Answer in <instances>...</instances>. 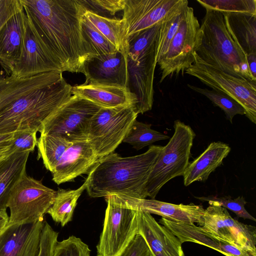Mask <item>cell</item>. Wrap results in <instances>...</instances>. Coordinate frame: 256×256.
Wrapping results in <instances>:
<instances>
[{"instance_id":"7","label":"cell","mask_w":256,"mask_h":256,"mask_svg":"<svg viewBox=\"0 0 256 256\" xmlns=\"http://www.w3.org/2000/svg\"><path fill=\"white\" fill-rule=\"evenodd\" d=\"M138 115L132 106L101 108L95 114L90 121L87 141L98 159L114 152Z\"/></svg>"},{"instance_id":"44","label":"cell","mask_w":256,"mask_h":256,"mask_svg":"<svg viewBox=\"0 0 256 256\" xmlns=\"http://www.w3.org/2000/svg\"><path fill=\"white\" fill-rule=\"evenodd\" d=\"M222 254L225 256H256V253L240 249L232 245L220 242Z\"/></svg>"},{"instance_id":"47","label":"cell","mask_w":256,"mask_h":256,"mask_svg":"<svg viewBox=\"0 0 256 256\" xmlns=\"http://www.w3.org/2000/svg\"><path fill=\"white\" fill-rule=\"evenodd\" d=\"M9 221V216L6 211L0 210V232L8 225Z\"/></svg>"},{"instance_id":"29","label":"cell","mask_w":256,"mask_h":256,"mask_svg":"<svg viewBox=\"0 0 256 256\" xmlns=\"http://www.w3.org/2000/svg\"><path fill=\"white\" fill-rule=\"evenodd\" d=\"M88 181V176L84 184L78 189H59L56 191L54 203L47 212L54 221L64 226L72 220L78 200L86 188Z\"/></svg>"},{"instance_id":"40","label":"cell","mask_w":256,"mask_h":256,"mask_svg":"<svg viewBox=\"0 0 256 256\" xmlns=\"http://www.w3.org/2000/svg\"><path fill=\"white\" fill-rule=\"evenodd\" d=\"M38 130L30 129L16 131L14 132V140L10 152H32L37 146L36 134Z\"/></svg>"},{"instance_id":"39","label":"cell","mask_w":256,"mask_h":256,"mask_svg":"<svg viewBox=\"0 0 256 256\" xmlns=\"http://www.w3.org/2000/svg\"><path fill=\"white\" fill-rule=\"evenodd\" d=\"M86 10L92 11L100 16H114L123 10L125 0H79ZM103 15V16H104Z\"/></svg>"},{"instance_id":"2","label":"cell","mask_w":256,"mask_h":256,"mask_svg":"<svg viewBox=\"0 0 256 256\" xmlns=\"http://www.w3.org/2000/svg\"><path fill=\"white\" fill-rule=\"evenodd\" d=\"M162 148L152 145L138 155L122 157L113 152L99 158L88 174V195L94 198L116 194L146 198V182Z\"/></svg>"},{"instance_id":"26","label":"cell","mask_w":256,"mask_h":256,"mask_svg":"<svg viewBox=\"0 0 256 256\" xmlns=\"http://www.w3.org/2000/svg\"><path fill=\"white\" fill-rule=\"evenodd\" d=\"M30 152H16L0 160V210L6 211L10 194L26 172Z\"/></svg>"},{"instance_id":"16","label":"cell","mask_w":256,"mask_h":256,"mask_svg":"<svg viewBox=\"0 0 256 256\" xmlns=\"http://www.w3.org/2000/svg\"><path fill=\"white\" fill-rule=\"evenodd\" d=\"M82 74L85 83L118 85L128 88V73L126 53L120 50L93 56L84 63Z\"/></svg>"},{"instance_id":"19","label":"cell","mask_w":256,"mask_h":256,"mask_svg":"<svg viewBox=\"0 0 256 256\" xmlns=\"http://www.w3.org/2000/svg\"><path fill=\"white\" fill-rule=\"evenodd\" d=\"M118 196L132 208L162 216L173 222L204 224V208L194 203L176 204L155 199H139Z\"/></svg>"},{"instance_id":"3","label":"cell","mask_w":256,"mask_h":256,"mask_svg":"<svg viewBox=\"0 0 256 256\" xmlns=\"http://www.w3.org/2000/svg\"><path fill=\"white\" fill-rule=\"evenodd\" d=\"M198 32L195 51L205 62L230 75L256 82L246 57L232 38L222 12L206 9Z\"/></svg>"},{"instance_id":"25","label":"cell","mask_w":256,"mask_h":256,"mask_svg":"<svg viewBox=\"0 0 256 256\" xmlns=\"http://www.w3.org/2000/svg\"><path fill=\"white\" fill-rule=\"evenodd\" d=\"M222 13L228 32L237 46L246 56L256 53V14Z\"/></svg>"},{"instance_id":"1","label":"cell","mask_w":256,"mask_h":256,"mask_svg":"<svg viewBox=\"0 0 256 256\" xmlns=\"http://www.w3.org/2000/svg\"><path fill=\"white\" fill-rule=\"evenodd\" d=\"M24 12L42 42L60 64L63 72H82L94 56L86 40L79 0H20Z\"/></svg>"},{"instance_id":"20","label":"cell","mask_w":256,"mask_h":256,"mask_svg":"<svg viewBox=\"0 0 256 256\" xmlns=\"http://www.w3.org/2000/svg\"><path fill=\"white\" fill-rule=\"evenodd\" d=\"M98 158L87 140L78 142L65 151L52 172L57 184L72 181L77 176L88 174Z\"/></svg>"},{"instance_id":"15","label":"cell","mask_w":256,"mask_h":256,"mask_svg":"<svg viewBox=\"0 0 256 256\" xmlns=\"http://www.w3.org/2000/svg\"><path fill=\"white\" fill-rule=\"evenodd\" d=\"M44 220L8 224L0 232V256H37Z\"/></svg>"},{"instance_id":"6","label":"cell","mask_w":256,"mask_h":256,"mask_svg":"<svg viewBox=\"0 0 256 256\" xmlns=\"http://www.w3.org/2000/svg\"><path fill=\"white\" fill-rule=\"evenodd\" d=\"M107 207L97 256H120L138 234L137 210L118 195L104 197Z\"/></svg>"},{"instance_id":"45","label":"cell","mask_w":256,"mask_h":256,"mask_svg":"<svg viewBox=\"0 0 256 256\" xmlns=\"http://www.w3.org/2000/svg\"><path fill=\"white\" fill-rule=\"evenodd\" d=\"M14 140V132L0 134V160L12 154L10 148Z\"/></svg>"},{"instance_id":"12","label":"cell","mask_w":256,"mask_h":256,"mask_svg":"<svg viewBox=\"0 0 256 256\" xmlns=\"http://www.w3.org/2000/svg\"><path fill=\"white\" fill-rule=\"evenodd\" d=\"M204 230L220 242L256 253V228L232 218L227 209L210 204L204 210Z\"/></svg>"},{"instance_id":"31","label":"cell","mask_w":256,"mask_h":256,"mask_svg":"<svg viewBox=\"0 0 256 256\" xmlns=\"http://www.w3.org/2000/svg\"><path fill=\"white\" fill-rule=\"evenodd\" d=\"M72 144L56 136L40 134L38 139V160L42 158L45 168L52 172L65 151Z\"/></svg>"},{"instance_id":"38","label":"cell","mask_w":256,"mask_h":256,"mask_svg":"<svg viewBox=\"0 0 256 256\" xmlns=\"http://www.w3.org/2000/svg\"><path fill=\"white\" fill-rule=\"evenodd\" d=\"M88 246L74 236L58 242L54 256H90Z\"/></svg>"},{"instance_id":"24","label":"cell","mask_w":256,"mask_h":256,"mask_svg":"<svg viewBox=\"0 0 256 256\" xmlns=\"http://www.w3.org/2000/svg\"><path fill=\"white\" fill-rule=\"evenodd\" d=\"M230 146L221 142H212L193 162L183 174L184 184L188 186L196 181H205L220 166L230 151Z\"/></svg>"},{"instance_id":"41","label":"cell","mask_w":256,"mask_h":256,"mask_svg":"<svg viewBox=\"0 0 256 256\" xmlns=\"http://www.w3.org/2000/svg\"><path fill=\"white\" fill-rule=\"evenodd\" d=\"M58 232L44 220L42 230L40 249L37 256H54L56 244L58 242Z\"/></svg>"},{"instance_id":"23","label":"cell","mask_w":256,"mask_h":256,"mask_svg":"<svg viewBox=\"0 0 256 256\" xmlns=\"http://www.w3.org/2000/svg\"><path fill=\"white\" fill-rule=\"evenodd\" d=\"M26 18L23 9L10 18L0 31V64L8 74L22 53Z\"/></svg>"},{"instance_id":"42","label":"cell","mask_w":256,"mask_h":256,"mask_svg":"<svg viewBox=\"0 0 256 256\" xmlns=\"http://www.w3.org/2000/svg\"><path fill=\"white\" fill-rule=\"evenodd\" d=\"M23 9L20 0H0V31L10 18Z\"/></svg>"},{"instance_id":"11","label":"cell","mask_w":256,"mask_h":256,"mask_svg":"<svg viewBox=\"0 0 256 256\" xmlns=\"http://www.w3.org/2000/svg\"><path fill=\"white\" fill-rule=\"evenodd\" d=\"M200 28L192 8L184 10L178 29L172 39L166 52L158 61L162 72L160 82L170 76L181 74L194 63L196 36Z\"/></svg>"},{"instance_id":"30","label":"cell","mask_w":256,"mask_h":256,"mask_svg":"<svg viewBox=\"0 0 256 256\" xmlns=\"http://www.w3.org/2000/svg\"><path fill=\"white\" fill-rule=\"evenodd\" d=\"M160 23L127 38V58L136 62L156 52Z\"/></svg>"},{"instance_id":"14","label":"cell","mask_w":256,"mask_h":256,"mask_svg":"<svg viewBox=\"0 0 256 256\" xmlns=\"http://www.w3.org/2000/svg\"><path fill=\"white\" fill-rule=\"evenodd\" d=\"M186 0H125L122 20L127 38L161 22Z\"/></svg>"},{"instance_id":"36","label":"cell","mask_w":256,"mask_h":256,"mask_svg":"<svg viewBox=\"0 0 256 256\" xmlns=\"http://www.w3.org/2000/svg\"><path fill=\"white\" fill-rule=\"evenodd\" d=\"M82 26L84 38L94 56L110 54L118 50L84 16Z\"/></svg>"},{"instance_id":"37","label":"cell","mask_w":256,"mask_h":256,"mask_svg":"<svg viewBox=\"0 0 256 256\" xmlns=\"http://www.w3.org/2000/svg\"><path fill=\"white\" fill-rule=\"evenodd\" d=\"M196 198L204 202H208L209 204H215L228 209L234 212L238 218L248 219L256 222V218L252 216L245 208L247 202L242 196L232 198L230 196L217 197L208 196L207 197H196Z\"/></svg>"},{"instance_id":"33","label":"cell","mask_w":256,"mask_h":256,"mask_svg":"<svg viewBox=\"0 0 256 256\" xmlns=\"http://www.w3.org/2000/svg\"><path fill=\"white\" fill-rule=\"evenodd\" d=\"M170 137L151 128V124L140 122L136 120L122 142L132 145L136 150L150 146L158 140Z\"/></svg>"},{"instance_id":"17","label":"cell","mask_w":256,"mask_h":256,"mask_svg":"<svg viewBox=\"0 0 256 256\" xmlns=\"http://www.w3.org/2000/svg\"><path fill=\"white\" fill-rule=\"evenodd\" d=\"M128 88L137 98L136 112L144 114L152 110L154 102V80L157 64L156 52L136 62L128 58Z\"/></svg>"},{"instance_id":"4","label":"cell","mask_w":256,"mask_h":256,"mask_svg":"<svg viewBox=\"0 0 256 256\" xmlns=\"http://www.w3.org/2000/svg\"><path fill=\"white\" fill-rule=\"evenodd\" d=\"M72 88L63 78L16 99L0 112V134L38 132L44 121L71 97Z\"/></svg>"},{"instance_id":"13","label":"cell","mask_w":256,"mask_h":256,"mask_svg":"<svg viewBox=\"0 0 256 256\" xmlns=\"http://www.w3.org/2000/svg\"><path fill=\"white\" fill-rule=\"evenodd\" d=\"M51 72H63L60 64L42 42L26 16L22 53L10 75L25 78Z\"/></svg>"},{"instance_id":"18","label":"cell","mask_w":256,"mask_h":256,"mask_svg":"<svg viewBox=\"0 0 256 256\" xmlns=\"http://www.w3.org/2000/svg\"><path fill=\"white\" fill-rule=\"evenodd\" d=\"M137 210L138 234L141 236L150 256H185L178 238L148 212Z\"/></svg>"},{"instance_id":"46","label":"cell","mask_w":256,"mask_h":256,"mask_svg":"<svg viewBox=\"0 0 256 256\" xmlns=\"http://www.w3.org/2000/svg\"><path fill=\"white\" fill-rule=\"evenodd\" d=\"M246 57L250 73L256 80V53L249 54Z\"/></svg>"},{"instance_id":"10","label":"cell","mask_w":256,"mask_h":256,"mask_svg":"<svg viewBox=\"0 0 256 256\" xmlns=\"http://www.w3.org/2000/svg\"><path fill=\"white\" fill-rule=\"evenodd\" d=\"M56 191L42 184L26 173L12 190L8 204V224L44 220L54 203Z\"/></svg>"},{"instance_id":"35","label":"cell","mask_w":256,"mask_h":256,"mask_svg":"<svg viewBox=\"0 0 256 256\" xmlns=\"http://www.w3.org/2000/svg\"><path fill=\"white\" fill-rule=\"evenodd\" d=\"M205 9L256 14V0H197Z\"/></svg>"},{"instance_id":"34","label":"cell","mask_w":256,"mask_h":256,"mask_svg":"<svg viewBox=\"0 0 256 256\" xmlns=\"http://www.w3.org/2000/svg\"><path fill=\"white\" fill-rule=\"evenodd\" d=\"M188 86L194 91L206 96L214 106L220 108L224 112L226 119L232 124L234 116L236 114L245 115L246 114L243 107L236 100L225 94L189 84H188Z\"/></svg>"},{"instance_id":"32","label":"cell","mask_w":256,"mask_h":256,"mask_svg":"<svg viewBox=\"0 0 256 256\" xmlns=\"http://www.w3.org/2000/svg\"><path fill=\"white\" fill-rule=\"evenodd\" d=\"M187 0L168 14L160 23L156 47V60L167 52L170 44L182 22L184 10L188 6Z\"/></svg>"},{"instance_id":"5","label":"cell","mask_w":256,"mask_h":256,"mask_svg":"<svg viewBox=\"0 0 256 256\" xmlns=\"http://www.w3.org/2000/svg\"><path fill=\"white\" fill-rule=\"evenodd\" d=\"M174 132L163 146L149 175L146 184L148 196L154 199L162 188L170 180L183 176L190 162L196 134L189 125L174 122Z\"/></svg>"},{"instance_id":"22","label":"cell","mask_w":256,"mask_h":256,"mask_svg":"<svg viewBox=\"0 0 256 256\" xmlns=\"http://www.w3.org/2000/svg\"><path fill=\"white\" fill-rule=\"evenodd\" d=\"M62 78L61 72H45L25 78L12 75L0 78V112L22 96L52 84Z\"/></svg>"},{"instance_id":"43","label":"cell","mask_w":256,"mask_h":256,"mask_svg":"<svg viewBox=\"0 0 256 256\" xmlns=\"http://www.w3.org/2000/svg\"><path fill=\"white\" fill-rule=\"evenodd\" d=\"M120 256H150V252L143 238L137 234Z\"/></svg>"},{"instance_id":"8","label":"cell","mask_w":256,"mask_h":256,"mask_svg":"<svg viewBox=\"0 0 256 256\" xmlns=\"http://www.w3.org/2000/svg\"><path fill=\"white\" fill-rule=\"evenodd\" d=\"M100 108L88 100L72 95L44 121L38 132L72 143L87 140L90 121Z\"/></svg>"},{"instance_id":"9","label":"cell","mask_w":256,"mask_h":256,"mask_svg":"<svg viewBox=\"0 0 256 256\" xmlns=\"http://www.w3.org/2000/svg\"><path fill=\"white\" fill-rule=\"evenodd\" d=\"M194 60L185 74L196 77L212 90L231 97L244 109L245 115L256 124V82L226 73L202 60L194 52Z\"/></svg>"},{"instance_id":"28","label":"cell","mask_w":256,"mask_h":256,"mask_svg":"<svg viewBox=\"0 0 256 256\" xmlns=\"http://www.w3.org/2000/svg\"><path fill=\"white\" fill-rule=\"evenodd\" d=\"M84 16L118 50L126 53L127 36L122 18L101 16L86 8Z\"/></svg>"},{"instance_id":"27","label":"cell","mask_w":256,"mask_h":256,"mask_svg":"<svg viewBox=\"0 0 256 256\" xmlns=\"http://www.w3.org/2000/svg\"><path fill=\"white\" fill-rule=\"evenodd\" d=\"M168 228L182 244L192 242L206 246L222 254L220 242L194 224L173 222L162 218L158 222Z\"/></svg>"},{"instance_id":"21","label":"cell","mask_w":256,"mask_h":256,"mask_svg":"<svg viewBox=\"0 0 256 256\" xmlns=\"http://www.w3.org/2000/svg\"><path fill=\"white\" fill-rule=\"evenodd\" d=\"M72 94L102 108L132 106L135 110L138 102L136 96L128 88L118 85L84 82L72 86Z\"/></svg>"}]
</instances>
